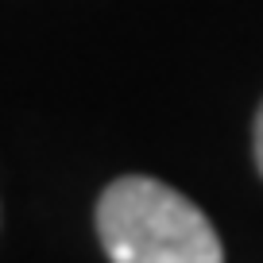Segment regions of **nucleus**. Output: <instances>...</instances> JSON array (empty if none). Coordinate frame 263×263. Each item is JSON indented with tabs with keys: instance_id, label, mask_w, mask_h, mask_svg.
Here are the masks:
<instances>
[{
	"instance_id": "f257e3e1",
	"label": "nucleus",
	"mask_w": 263,
	"mask_h": 263,
	"mask_svg": "<svg viewBox=\"0 0 263 263\" xmlns=\"http://www.w3.org/2000/svg\"><path fill=\"white\" fill-rule=\"evenodd\" d=\"M97 236L112 263H224L217 229L186 194L128 174L97 201Z\"/></svg>"
},
{
	"instance_id": "f03ea898",
	"label": "nucleus",
	"mask_w": 263,
	"mask_h": 263,
	"mask_svg": "<svg viewBox=\"0 0 263 263\" xmlns=\"http://www.w3.org/2000/svg\"><path fill=\"white\" fill-rule=\"evenodd\" d=\"M255 163H259V174H263V105L255 112Z\"/></svg>"
}]
</instances>
